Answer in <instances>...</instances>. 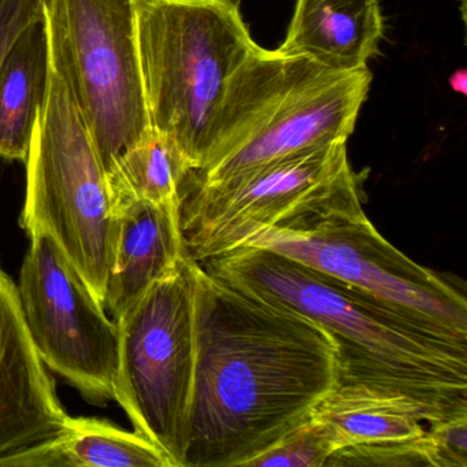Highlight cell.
Returning <instances> with one entry per match:
<instances>
[{
	"label": "cell",
	"instance_id": "1",
	"mask_svg": "<svg viewBox=\"0 0 467 467\" xmlns=\"http://www.w3.org/2000/svg\"><path fill=\"white\" fill-rule=\"evenodd\" d=\"M195 374L182 467H245L310 420L338 384L336 344L313 319L193 265Z\"/></svg>",
	"mask_w": 467,
	"mask_h": 467
},
{
	"label": "cell",
	"instance_id": "2",
	"mask_svg": "<svg viewBox=\"0 0 467 467\" xmlns=\"http://www.w3.org/2000/svg\"><path fill=\"white\" fill-rule=\"evenodd\" d=\"M199 265L321 325L336 344L338 384L406 396L428 423L467 415V346L437 337L365 292L267 248H240Z\"/></svg>",
	"mask_w": 467,
	"mask_h": 467
},
{
	"label": "cell",
	"instance_id": "3",
	"mask_svg": "<svg viewBox=\"0 0 467 467\" xmlns=\"http://www.w3.org/2000/svg\"><path fill=\"white\" fill-rule=\"evenodd\" d=\"M370 84L368 67L336 72L259 47L229 78L203 162L185 182L220 184L305 150L348 141Z\"/></svg>",
	"mask_w": 467,
	"mask_h": 467
},
{
	"label": "cell",
	"instance_id": "4",
	"mask_svg": "<svg viewBox=\"0 0 467 467\" xmlns=\"http://www.w3.org/2000/svg\"><path fill=\"white\" fill-rule=\"evenodd\" d=\"M151 127L201 168L229 78L253 56L239 0H135Z\"/></svg>",
	"mask_w": 467,
	"mask_h": 467
},
{
	"label": "cell",
	"instance_id": "5",
	"mask_svg": "<svg viewBox=\"0 0 467 467\" xmlns=\"http://www.w3.org/2000/svg\"><path fill=\"white\" fill-rule=\"evenodd\" d=\"M347 141L313 147L220 184L184 182L180 223L198 264L244 248L262 232H300L362 212Z\"/></svg>",
	"mask_w": 467,
	"mask_h": 467
},
{
	"label": "cell",
	"instance_id": "6",
	"mask_svg": "<svg viewBox=\"0 0 467 467\" xmlns=\"http://www.w3.org/2000/svg\"><path fill=\"white\" fill-rule=\"evenodd\" d=\"M21 226L47 232L103 305L114 218L106 171L86 119L50 57L47 94L35 122Z\"/></svg>",
	"mask_w": 467,
	"mask_h": 467
},
{
	"label": "cell",
	"instance_id": "7",
	"mask_svg": "<svg viewBox=\"0 0 467 467\" xmlns=\"http://www.w3.org/2000/svg\"><path fill=\"white\" fill-rule=\"evenodd\" d=\"M51 61L67 81L106 173L151 132L135 0H45Z\"/></svg>",
	"mask_w": 467,
	"mask_h": 467
},
{
	"label": "cell",
	"instance_id": "8",
	"mask_svg": "<svg viewBox=\"0 0 467 467\" xmlns=\"http://www.w3.org/2000/svg\"><path fill=\"white\" fill-rule=\"evenodd\" d=\"M193 265L188 256L114 319L119 366L114 400L133 428L182 467L195 374Z\"/></svg>",
	"mask_w": 467,
	"mask_h": 467
},
{
	"label": "cell",
	"instance_id": "9",
	"mask_svg": "<svg viewBox=\"0 0 467 467\" xmlns=\"http://www.w3.org/2000/svg\"><path fill=\"white\" fill-rule=\"evenodd\" d=\"M245 247L283 254L365 292L437 337L467 346L464 292L390 244L363 210L307 231L262 232Z\"/></svg>",
	"mask_w": 467,
	"mask_h": 467
},
{
	"label": "cell",
	"instance_id": "10",
	"mask_svg": "<svg viewBox=\"0 0 467 467\" xmlns=\"http://www.w3.org/2000/svg\"><path fill=\"white\" fill-rule=\"evenodd\" d=\"M29 239L17 286L40 358L88 400L114 399L116 322L47 232H34Z\"/></svg>",
	"mask_w": 467,
	"mask_h": 467
},
{
	"label": "cell",
	"instance_id": "11",
	"mask_svg": "<svg viewBox=\"0 0 467 467\" xmlns=\"http://www.w3.org/2000/svg\"><path fill=\"white\" fill-rule=\"evenodd\" d=\"M69 420L29 333L17 284L0 267V458L57 436Z\"/></svg>",
	"mask_w": 467,
	"mask_h": 467
},
{
	"label": "cell",
	"instance_id": "12",
	"mask_svg": "<svg viewBox=\"0 0 467 467\" xmlns=\"http://www.w3.org/2000/svg\"><path fill=\"white\" fill-rule=\"evenodd\" d=\"M180 203L135 202L114 215L103 307L114 319L188 258Z\"/></svg>",
	"mask_w": 467,
	"mask_h": 467
},
{
	"label": "cell",
	"instance_id": "13",
	"mask_svg": "<svg viewBox=\"0 0 467 467\" xmlns=\"http://www.w3.org/2000/svg\"><path fill=\"white\" fill-rule=\"evenodd\" d=\"M384 21L379 0H296L277 51L306 57L336 72L368 67L379 53Z\"/></svg>",
	"mask_w": 467,
	"mask_h": 467
},
{
	"label": "cell",
	"instance_id": "14",
	"mask_svg": "<svg viewBox=\"0 0 467 467\" xmlns=\"http://www.w3.org/2000/svg\"><path fill=\"white\" fill-rule=\"evenodd\" d=\"M0 467H173L161 448L138 431L99 418H72L39 444L0 458Z\"/></svg>",
	"mask_w": 467,
	"mask_h": 467
},
{
	"label": "cell",
	"instance_id": "15",
	"mask_svg": "<svg viewBox=\"0 0 467 467\" xmlns=\"http://www.w3.org/2000/svg\"><path fill=\"white\" fill-rule=\"evenodd\" d=\"M333 448L422 436L428 417L411 399L363 385H336L314 409Z\"/></svg>",
	"mask_w": 467,
	"mask_h": 467
},
{
	"label": "cell",
	"instance_id": "16",
	"mask_svg": "<svg viewBox=\"0 0 467 467\" xmlns=\"http://www.w3.org/2000/svg\"><path fill=\"white\" fill-rule=\"evenodd\" d=\"M50 47L45 17L16 40L0 67V158L26 162L47 94Z\"/></svg>",
	"mask_w": 467,
	"mask_h": 467
},
{
	"label": "cell",
	"instance_id": "17",
	"mask_svg": "<svg viewBox=\"0 0 467 467\" xmlns=\"http://www.w3.org/2000/svg\"><path fill=\"white\" fill-rule=\"evenodd\" d=\"M192 171L176 141L152 128L106 173L111 215L135 202L180 203L182 184Z\"/></svg>",
	"mask_w": 467,
	"mask_h": 467
},
{
	"label": "cell",
	"instance_id": "18",
	"mask_svg": "<svg viewBox=\"0 0 467 467\" xmlns=\"http://www.w3.org/2000/svg\"><path fill=\"white\" fill-rule=\"evenodd\" d=\"M333 452L335 448L324 429L310 418L245 467H325Z\"/></svg>",
	"mask_w": 467,
	"mask_h": 467
},
{
	"label": "cell",
	"instance_id": "19",
	"mask_svg": "<svg viewBox=\"0 0 467 467\" xmlns=\"http://www.w3.org/2000/svg\"><path fill=\"white\" fill-rule=\"evenodd\" d=\"M325 466L431 467V463L423 433L412 439L348 445L336 450Z\"/></svg>",
	"mask_w": 467,
	"mask_h": 467
},
{
	"label": "cell",
	"instance_id": "20",
	"mask_svg": "<svg viewBox=\"0 0 467 467\" xmlns=\"http://www.w3.org/2000/svg\"><path fill=\"white\" fill-rule=\"evenodd\" d=\"M431 467H467V415L426 423Z\"/></svg>",
	"mask_w": 467,
	"mask_h": 467
},
{
	"label": "cell",
	"instance_id": "21",
	"mask_svg": "<svg viewBox=\"0 0 467 467\" xmlns=\"http://www.w3.org/2000/svg\"><path fill=\"white\" fill-rule=\"evenodd\" d=\"M45 17V0H0V67L16 40Z\"/></svg>",
	"mask_w": 467,
	"mask_h": 467
},
{
	"label": "cell",
	"instance_id": "22",
	"mask_svg": "<svg viewBox=\"0 0 467 467\" xmlns=\"http://www.w3.org/2000/svg\"><path fill=\"white\" fill-rule=\"evenodd\" d=\"M450 86L452 87L453 91L459 94L466 95L467 75L466 70L461 69L453 73L450 78Z\"/></svg>",
	"mask_w": 467,
	"mask_h": 467
}]
</instances>
